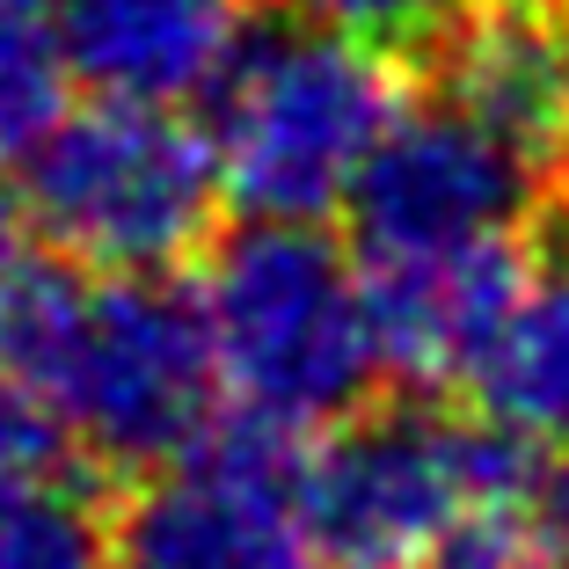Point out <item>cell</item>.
Returning <instances> with one entry per match:
<instances>
[{"instance_id": "obj_13", "label": "cell", "mask_w": 569, "mask_h": 569, "mask_svg": "<svg viewBox=\"0 0 569 569\" xmlns=\"http://www.w3.org/2000/svg\"><path fill=\"white\" fill-rule=\"evenodd\" d=\"M67 88L73 67L51 0H0V161H16L67 118Z\"/></svg>"}, {"instance_id": "obj_16", "label": "cell", "mask_w": 569, "mask_h": 569, "mask_svg": "<svg viewBox=\"0 0 569 569\" xmlns=\"http://www.w3.org/2000/svg\"><path fill=\"white\" fill-rule=\"evenodd\" d=\"M533 533L548 569H569V438H555V460L533 468Z\"/></svg>"}, {"instance_id": "obj_10", "label": "cell", "mask_w": 569, "mask_h": 569, "mask_svg": "<svg viewBox=\"0 0 569 569\" xmlns=\"http://www.w3.org/2000/svg\"><path fill=\"white\" fill-rule=\"evenodd\" d=\"M81 88L124 102H198L227 73L256 0H51Z\"/></svg>"}, {"instance_id": "obj_3", "label": "cell", "mask_w": 569, "mask_h": 569, "mask_svg": "<svg viewBox=\"0 0 569 569\" xmlns=\"http://www.w3.org/2000/svg\"><path fill=\"white\" fill-rule=\"evenodd\" d=\"M409 81L417 73L387 51L256 8L227 73L212 81L204 124L227 204L256 219L343 212L366 153L402 118Z\"/></svg>"}, {"instance_id": "obj_18", "label": "cell", "mask_w": 569, "mask_h": 569, "mask_svg": "<svg viewBox=\"0 0 569 569\" xmlns=\"http://www.w3.org/2000/svg\"><path fill=\"white\" fill-rule=\"evenodd\" d=\"M548 198H562V204H569V168H562V183H555V190H548Z\"/></svg>"}, {"instance_id": "obj_6", "label": "cell", "mask_w": 569, "mask_h": 569, "mask_svg": "<svg viewBox=\"0 0 569 569\" xmlns=\"http://www.w3.org/2000/svg\"><path fill=\"white\" fill-rule=\"evenodd\" d=\"M110 569H315L307 438L234 409L190 452L118 482Z\"/></svg>"}, {"instance_id": "obj_15", "label": "cell", "mask_w": 569, "mask_h": 569, "mask_svg": "<svg viewBox=\"0 0 569 569\" xmlns=\"http://www.w3.org/2000/svg\"><path fill=\"white\" fill-rule=\"evenodd\" d=\"M0 475H96L44 387L0 366Z\"/></svg>"}, {"instance_id": "obj_11", "label": "cell", "mask_w": 569, "mask_h": 569, "mask_svg": "<svg viewBox=\"0 0 569 569\" xmlns=\"http://www.w3.org/2000/svg\"><path fill=\"white\" fill-rule=\"evenodd\" d=\"M475 417L497 431L526 438V446H555L569 438V204L540 198L533 212V270L497 336L482 343L468 380Z\"/></svg>"}, {"instance_id": "obj_17", "label": "cell", "mask_w": 569, "mask_h": 569, "mask_svg": "<svg viewBox=\"0 0 569 569\" xmlns=\"http://www.w3.org/2000/svg\"><path fill=\"white\" fill-rule=\"evenodd\" d=\"M30 249V227H22V204H16V183L0 176V270L16 263V256Z\"/></svg>"}, {"instance_id": "obj_14", "label": "cell", "mask_w": 569, "mask_h": 569, "mask_svg": "<svg viewBox=\"0 0 569 569\" xmlns=\"http://www.w3.org/2000/svg\"><path fill=\"white\" fill-rule=\"evenodd\" d=\"M256 8L315 22V30H336V37H351V44H372V51H387V59H402L417 73V59L446 37V22L468 0H256Z\"/></svg>"}, {"instance_id": "obj_9", "label": "cell", "mask_w": 569, "mask_h": 569, "mask_svg": "<svg viewBox=\"0 0 569 569\" xmlns=\"http://www.w3.org/2000/svg\"><path fill=\"white\" fill-rule=\"evenodd\" d=\"M417 81L438 102L468 110L482 132L562 183L569 168V0H468L417 59Z\"/></svg>"}, {"instance_id": "obj_2", "label": "cell", "mask_w": 569, "mask_h": 569, "mask_svg": "<svg viewBox=\"0 0 569 569\" xmlns=\"http://www.w3.org/2000/svg\"><path fill=\"white\" fill-rule=\"evenodd\" d=\"M22 380L51 395L102 482H132L190 452L227 402L183 270H73Z\"/></svg>"}, {"instance_id": "obj_4", "label": "cell", "mask_w": 569, "mask_h": 569, "mask_svg": "<svg viewBox=\"0 0 569 569\" xmlns=\"http://www.w3.org/2000/svg\"><path fill=\"white\" fill-rule=\"evenodd\" d=\"M22 227L81 270H190L219 234L212 132L183 102L96 96L16 153Z\"/></svg>"}, {"instance_id": "obj_12", "label": "cell", "mask_w": 569, "mask_h": 569, "mask_svg": "<svg viewBox=\"0 0 569 569\" xmlns=\"http://www.w3.org/2000/svg\"><path fill=\"white\" fill-rule=\"evenodd\" d=\"M102 475H0V569H110Z\"/></svg>"}, {"instance_id": "obj_1", "label": "cell", "mask_w": 569, "mask_h": 569, "mask_svg": "<svg viewBox=\"0 0 569 569\" xmlns=\"http://www.w3.org/2000/svg\"><path fill=\"white\" fill-rule=\"evenodd\" d=\"M198 263L219 387L241 417L321 438L372 395H387L358 256L321 219L241 212V227H219Z\"/></svg>"}, {"instance_id": "obj_8", "label": "cell", "mask_w": 569, "mask_h": 569, "mask_svg": "<svg viewBox=\"0 0 569 569\" xmlns=\"http://www.w3.org/2000/svg\"><path fill=\"white\" fill-rule=\"evenodd\" d=\"M526 270H533V227L358 256V284H366L387 380L417 387V395H452L475 372L497 321L511 315V300L526 292Z\"/></svg>"}, {"instance_id": "obj_5", "label": "cell", "mask_w": 569, "mask_h": 569, "mask_svg": "<svg viewBox=\"0 0 569 569\" xmlns=\"http://www.w3.org/2000/svg\"><path fill=\"white\" fill-rule=\"evenodd\" d=\"M526 438L460 417L438 395H372L307 446L315 569H423L475 503L533 497Z\"/></svg>"}, {"instance_id": "obj_7", "label": "cell", "mask_w": 569, "mask_h": 569, "mask_svg": "<svg viewBox=\"0 0 569 569\" xmlns=\"http://www.w3.org/2000/svg\"><path fill=\"white\" fill-rule=\"evenodd\" d=\"M540 198H548V183L497 132H482L468 110L431 96L402 102V118L387 124L358 168L343 212H351V249L387 256L533 227Z\"/></svg>"}]
</instances>
